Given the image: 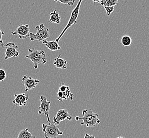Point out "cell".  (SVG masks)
<instances>
[{"instance_id": "13", "label": "cell", "mask_w": 149, "mask_h": 138, "mask_svg": "<svg viewBox=\"0 0 149 138\" xmlns=\"http://www.w3.org/2000/svg\"><path fill=\"white\" fill-rule=\"evenodd\" d=\"M42 44L46 46L47 48L51 51H57L61 50V47L58 44V43L56 42L55 40L49 42L46 39L42 42Z\"/></svg>"}, {"instance_id": "4", "label": "cell", "mask_w": 149, "mask_h": 138, "mask_svg": "<svg viewBox=\"0 0 149 138\" xmlns=\"http://www.w3.org/2000/svg\"><path fill=\"white\" fill-rule=\"evenodd\" d=\"M83 1L84 0H79L77 6H75L74 9L72 10L71 17H70V18L69 19V21H68V24H66V26L64 28V29H63L62 32L60 34V36H58V37L56 39H55V41L56 42L58 43L61 38L64 35V34L65 33L66 31L68 30L69 28L71 27L72 26H73V24H77V19H78L79 15V12H80L81 4V3H82Z\"/></svg>"}, {"instance_id": "17", "label": "cell", "mask_w": 149, "mask_h": 138, "mask_svg": "<svg viewBox=\"0 0 149 138\" xmlns=\"http://www.w3.org/2000/svg\"><path fill=\"white\" fill-rule=\"evenodd\" d=\"M118 0H102L100 4L104 7L115 6L118 4Z\"/></svg>"}, {"instance_id": "3", "label": "cell", "mask_w": 149, "mask_h": 138, "mask_svg": "<svg viewBox=\"0 0 149 138\" xmlns=\"http://www.w3.org/2000/svg\"><path fill=\"white\" fill-rule=\"evenodd\" d=\"M37 33H30L29 34L31 42H42L50 37L49 30L44 24H40L36 26Z\"/></svg>"}, {"instance_id": "19", "label": "cell", "mask_w": 149, "mask_h": 138, "mask_svg": "<svg viewBox=\"0 0 149 138\" xmlns=\"http://www.w3.org/2000/svg\"><path fill=\"white\" fill-rule=\"evenodd\" d=\"M75 0H58V2L60 3L68 5L69 6H73L75 3Z\"/></svg>"}, {"instance_id": "7", "label": "cell", "mask_w": 149, "mask_h": 138, "mask_svg": "<svg viewBox=\"0 0 149 138\" xmlns=\"http://www.w3.org/2000/svg\"><path fill=\"white\" fill-rule=\"evenodd\" d=\"M4 46L6 48L5 60H7L11 58L17 57L19 56V52L17 50L19 47L15 43H8L4 44Z\"/></svg>"}, {"instance_id": "22", "label": "cell", "mask_w": 149, "mask_h": 138, "mask_svg": "<svg viewBox=\"0 0 149 138\" xmlns=\"http://www.w3.org/2000/svg\"><path fill=\"white\" fill-rule=\"evenodd\" d=\"M4 35V31L1 30L0 28V47H3L4 46V43L3 41V36Z\"/></svg>"}, {"instance_id": "23", "label": "cell", "mask_w": 149, "mask_h": 138, "mask_svg": "<svg viewBox=\"0 0 149 138\" xmlns=\"http://www.w3.org/2000/svg\"><path fill=\"white\" fill-rule=\"evenodd\" d=\"M84 138H95V137L94 135H89V133H86L84 135Z\"/></svg>"}, {"instance_id": "21", "label": "cell", "mask_w": 149, "mask_h": 138, "mask_svg": "<svg viewBox=\"0 0 149 138\" xmlns=\"http://www.w3.org/2000/svg\"><path fill=\"white\" fill-rule=\"evenodd\" d=\"M6 73L3 69H0V81H3L6 79Z\"/></svg>"}, {"instance_id": "25", "label": "cell", "mask_w": 149, "mask_h": 138, "mask_svg": "<svg viewBox=\"0 0 149 138\" xmlns=\"http://www.w3.org/2000/svg\"><path fill=\"white\" fill-rule=\"evenodd\" d=\"M117 138H125L124 137H117Z\"/></svg>"}, {"instance_id": "16", "label": "cell", "mask_w": 149, "mask_h": 138, "mask_svg": "<svg viewBox=\"0 0 149 138\" xmlns=\"http://www.w3.org/2000/svg\"><path fill=\"white\" fill-rule=\"evenodd\" d=\"M28 129L23 130L19 132L18 137L17 138H36L35 136L33 135L31 133H30Z\"/></svg>"}, {"instance_id": "9", "label": "cell", "mask_w": 149, "mask_h": 138, "mask_svg": "<svg viewBox=\"0 0 149 138\" xmlns=\"http://www.w3.org/2000/svg\"><path fill=\"white\" fill-rule=\"evenodd\" d=\"M22 81L24 87V90L26 93L29 90L35 88L40 82L39 80L33 79L31 77H28L27 75H24L22 78Z\"/></svg>"}, {"instance_id": "6", "label": "cell", "mask_w": 149, "mask_h": 138, "mask_svg": "<svg viewBox=\"0 0 149 138\" xmlns=\"http://www.w3.org/2000/svg\"><path fill=\"white\" fill-rule=\"evenodd\" d=\"M40 104L39 107L38 114L45 115L47 117V122L48 123H51V119L49 115V112L51 109V102L47 100V98L42 95L40 97Z\"/></svg>"}, {"instance_id": "20", "label": "cell", "mask_w": 149, "mask_h": 138, "mask_svg": "<svg viewBox=\"0 0 149 138\" xmlns=\"http://www.w3.org/2000/svg\"><path fill=\"white\" fill-rule=\"evenodd\" d=\"M104 8L106 11V13H107L108 17L110 16L111 13L114 11V9H115L114 6H106Z\"/></svg>"}, {"instance_id": "15", "label": "cell", "mask_w": 149, "mask_h": 138, "mask_svg": "<svg viewBox=\"0 0 149 138\" xmlns=\"http://www.w3.org/2000/svg\"><path fill=\"white\" fill-rule=\"evenodd\" d=\"M49 15V21L51 23H53L55 24H60L61 21V18L59 15V13L57 12L56 10H52Z\"/></svg>"}, {"instance_id": "10", "label": "cell", "mask_w": 149, "mask_h": 138, "mask_svg": "<svg viewBox=\"0 0 149 138\" xmlns=\"http://www.w3.org/2000/svg\"><path fill=\"white\" fill-rule=\"evenodd\" d=\"M72 119V117L70 114H69V112L66 109H60L58 110L57 113L56 115L53 117V122L55 124L57 125H58L60 123L65 120L71 121Z\"/></svg>"}, {"instance_id": "1", "label": "cell", "mask_w": 149, "mask_h": 138, "mask_svg": "<svg viewBox=\"0 0 149 138\" xmlns=\"http://www.w3.org/2000/svg\"><path fill=\"white\" fill-rule=\"evenodd\" d=\"M82 117L76 116L75 120L79 121H83L80 123L81 125H85L86 127H95L97 124L100 123V120L99 118V114L95 113L90 109H85L82 111Z\"/></svg>"}, {"instance_id": "24", "label": "cell", "mask_w": 149, "mask_h": 138, "mask_svg": "<svg viewBox=\"0 0 149 138\" xmlns=\"http://www.w3.org/2000/svg\"><path fill=\"white\" fill-rule=\"evenodd\" d=\"M93 1L94 2H95V3H96V2L100 3L102 0H93Z\"/></svg>"}, {"instance_id": "18", "label": "cell", "mask_w": 149, "mask_h": 138, "mask_svg": "<svg viewBox=\"0 0 149 138\" xmlns=\"http://www.w3.org/2000/svg\"><path fill=\"white\" fill-rule=\"evenodd\" d=\"M121 43L122 45L125 47H128L131 45L132 40L131 37L129 36H124L121 39Z\"/></svg>"}, {"instance_id": "14", "label": "cell", "mask_w": 149, "mask_h": 138, "mask_svg": "<svg viewBox=\"0 0 149 138\" xmlns=\"http://www.w3.org/2000/svg\"><path fill=\"white\" fill-rule=\"evenodd\" d=\"M61 54L58 57H55L54 59L53 64L56 68L61 70H66L67 69V61L60 57Z\"/></svg>"}, {"instance_id": "11", "label": "cell", "mask_w": 149, "mask_h": 138, "mask_svg": "<svg viewBox=\"0 0 149 138\" xmlns=\"http://www.w3.org/2000/svg\"><path fill=\"white\" fill-rule=\"evenodd\" d=\"M29 96L26 93H22L15 95V99L13 100V104L18 106H26Z\"/></svg>"}, {"instance_id": "2", "label": "cell", "mask_w": 149, "mask_h": 138, "mask_svg": "<svg viewBox=\"0 0 149 138\" xmlns=\"http://www.w3.org/2000/svg\"><path fill=\"white\" fill-rule=\"evenodd\" d=\"M26 57L33 64L35 69H38L39 64H44L47 62L46 53L44 50H38L35 48H29L28 54Z\"/></svg>"}, {"instance_id": "5", "label": "cell", "mask_w": 149, "mask_h": 138, "mask_svg": "<svg viewBox=\"0 0 149 138\" xmlns=\"http://www.w3.org/2000/svg\"><path fill=\"white\" fill-rule=\"evenodd\" d=\"M42 129L45 138H57L59 135H63V132L60 130L59 126L54 123H48V124H42Z\"/></svg>"}, {"instance_id": "12", "label": "cell", "mask_w": 149, "mask_h": 138, "mask_svg": "<svg viewBox=\"0 0 149 138\" xmlns=\"http://www.w3.org/2000/svg\"><path fill=\"white\" fill-rule=\"evenodd\" d=\"M56 98L60 102H63L64 100H66L68 99L70 100H72L73 99V94L71 93L70 87L68 86L66 89L63 92L58 91Z\"/></svg>"}, {"instance_id": "8", "label": "cell", "mask_w": 149, "mask_h": 138, "mask_svg": "<svg viewBox=\"0 0 149 138\" xmlns=\"http://www.w3.org/2000/svg\"><path fill=\"white\" fill-rule=\"evenodd\" d=\"M30 28L28 24H20L15 31L11 32L13 36H18L20 39H26L29 37Z\"/></svg>"}]
</instances>
